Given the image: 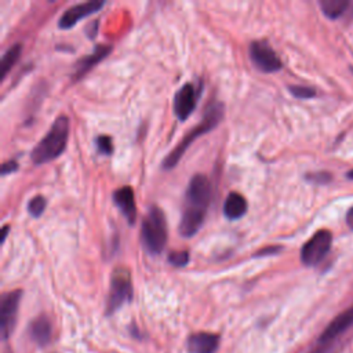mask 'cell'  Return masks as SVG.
Returning a JSON list of instances; mask_svg holds the SVG:
<instances>
[{
  "label": "cell",
  "instance_id": "21",
  "mask_svg": "<svg viewBox=\"0 0 353 353\" xmlns=\"http://www.w3.org/2000/svg\"><path fill=\"white\" fill-rule=\"evenodd\" d=\"M190 259V255L188 251H172L170 255H168V262L174 266H178V268H182L185 265H188Z\"/></svg>",
  "mask_w": 353,
  "mask_h": 353
},
{
  "label": "cell",
  "instance_id": "1",
  "mask_svg": "<svg viewBox=\"0 0 353 353\" xmlns=\"http://www.w3.org/2000/svg\"><path fill=\"white\" fill-rule=\"evenodd\" d=\"M211 201V183L203 174H196L185 193V207L179 222L182 237L194 236L204 223L207 208Z\"/></svg>",
  "mask_w": 353,
  "mask_h": 353
},
{
  "label": "cell",
  "instance_id": "3",
  "mask_svg": "<svg viewBox=\"0 0 353 353\" xmlns=\"http://www.w3.org/2000/svg\"><path fill=\"white\" fill-rule=\"evenodd\" d=\"M223 117V105L221 102H212L210 103L207 108H205V112H204V116L201 119V123L199 125H196L194 128H192L185 137L170 152V154L164 159L163 161V167L165 170H171L174 168L179 160L182 159L183 153L186 152V149L192 145V142L201 137L203 134H207L210 132L211 130H214L219 121L222 120Z\"/></svg>",
  "mask_w": 353,
  "mask_h": 353
},
{
  "label": "cell",
  "instance_id": "19",
  "mask_svg": "<svg viewBox=\"0 0 353 353\" xmlns=\"http://www.w3.org/2000/svg\"><path fill=\"white\" fill-rule=\"evenodd\" d=\"M46 204H47V201L43 196H36V197L30 199V201L28 203V211L32 216L39 218L44 212Z\"/></svg>",
  "mask_w": 353,
  "mask_h": 353
},
{
  "label": "cell",
  "instance_id": "22",
  "mask_svg": "<svg viewBox=\"0 0 353 353\" xmlns=\"http://www.w3.org/2000/svg\"><path fill=\"white\" fill-rule=\"evenodd\" d=\"M97 142V149L102 153V154H112L113 153V143H112V138L108 135H99L95 139Z\"/></svg>",
  "mask_w": 353,
  "mask_h": 353
},
{
  "label": "cell",
  "instance_id": "6",
  "mask_svg": "<svg viewBox=\"0 0 353 353\" xmlns=\"http://www.w3.org/2000/svg\"><path fill=\"white\" fill-rule=\"evenodd\" d=\"M332 244V234L328 230H317L302 247L301 261L306 266L319 265L330 252Z\"/></svg>",
  "mask_w": 353,
  "mask_h": 353
},
{
  "label": "cell",
  "instance_id": "17",
  "mask_svg": "<svg viewBox=\"0 0 353 353\" xmlns=\"http://www.w3.org/2000/svg\"><path fill=\"white\" fill-rule=\"evenodd\" d=\"M347 6H349V1L346 0H321L320 1L323 14L330 19L339 18L345 12Z\"/></svg>",
  "mask_w": 353,
  "mask_h": 353
},
{
  "label": "cell",
  "instance_id": "15",
  "mask_svg": "<svg viewBox=\"0 0 353 353\" xmlns=\"http://www.w3.org/2000/svg\"><path fill=\"white\" fill-rule=\"evenodd\" d=\"M29 335L32 341H34L37 345L40 346L47 345L51 341V335H52V324L50 319L46 314L36 317L29 324Z\"/></svg>",
  "mask_w": 353,
  "mask_h": 353
},
{
  "label": "cell",
  "instance_id": "28",
  "mask_svg": "<svg viewBox=\"0 0 353 353\" xmlns=\"http://www.w3.org/2000/svg\"><path fill=\"white\" fill-rule=\"evenodd\" d=\"M7 230H8V226H7V225H6V226H3V229H1V243H4V240H6Z\"/></svg>",
  "mask_w": 353,
  "mask_h": 353
},
{
  "label": "cell",
  "instance_id": "29",
  "mask_svg": "<svg viewBox=\"0 0 353 353\" xmlns=\"http://www.w3.org/2000/svg\"><path fill=\"white\" fill-rule=\"evenodd\" d=\"M346 176L349 178V179H353V170H350V171H347L346 172Z\"/></svg>",
  "mask_w": 353,
  "mask_h": 353
},
{
  "label": "cell",
  "instance_id": "20",
  "mask_svg": "<svg viewBox=\"0 0 353 353\" xmlns=\"http://www.w3.org/2000/svg\"><path fill=\"white\" fill-rule=\"evenodd\" d=\"M288 90L295 98H299V99H309L316 95V90L306 85H290Z\"/></svg>",
  "mask_w": 353,
  "mask_h": 353
},
{
  "label": "cell",
  "instance_id": "9",
  "mask_svg": "<svg viewBox=\"0 0 353 353\" xmlns=\"http://www.w3.org/2000/svg\"><path fill=\"white\" fill-rule=\"evenodd\" d=\"M103 4H105V1H102V0H90V1L74 4V6L69 7L68 10H65V12L61 15V18L58 21V26L61 29H70L79 21L99 11V8H102Z\"/></svg>",
  "mask_w": 353,
  "mask_h": 353
},
{
  "label": "cell",
  "instance_id": "26",
  "mask_svg": "<svg viewBox=\"0 0 353 353\" xmlns=\"http://www.w3.org/2000/svg\"><path fill=\"white\" fill-rule=\"evenodd\" d=\"M332 345H325V343H319L309 352V353H330Z\"/></svg>",
  "mask_w": 353,
  "mask_h": 353
},
{
  "label": "cell",
  "instance_id": "2",
  "mask_svg": "<svg viewBox=\"0 0 353 353\" xmlns=\"http://www.w3.org/2000/svg\"><path fill=\"white\" fill-rule=\"evenodd\" d=\"M69 137V119L65 114L58 116L48 132L40 139L36 148L32 150L30 157L36 165L55 160L62 154L66 148Z\"/></svg>",
  "mask_w": 353,
  "mask_h": 353
},
{
  "label": "cell",
  "instance_id": "16",
  "mask_svg": "<svg viewBox=\"0 0 353 353\" xmlns=\"http://www.w3.org/2000/svg\"><path fill=\"white\" fill-rule=\"evenodd\" d=\"M247 208H248V203L245 197L237 192H232L225 199L223 215L230 221H236L245 215Z\"/></svg>",
  "mask_w": 353,
  "mask_h": 353
},
{
  "label": "cell",
  "instance_id": "4",
  "mask_svg": "<svg viewBox=\"0 0 353 353\" xmlns=\"http://www.w3.org/2000/svg\"><path fill=\"white\" fill-rule=\"evenodd\" d=\"M141 240L145 250L152 255H159L167 243L165 218L160 208L152 207L141 226Z\"/></svg>",
  "mask_w": 353,
  "mask_h": 353
},
{
  "label": "cell",
  "instance_id": "25",
  "mask_svg": "<svg viewBox=\"0 0 353 353\" xmlns=\"http://www.w3.org/2000/svg\"><path fill=\"white\" fill-rule=\"evenodd\" d=\"M283 250V247H280V245H272V247H266V248H263V250H261V251H258L256 252V256H263V255H274V254H277L279 251H281Z\"/></svg>",
  "mask_w": 353,
  "mask_h": 353
},
{
  "label": "cell",
  "instance_id": "27",
  "mask_svg": "<svg viewBox=\"0 0 353 353\" xmlns=\"http://www.w3.org/2000/svg\"><path fill=\"white\" fill-rule=\"evenodd\" d=\"M346 223H347V226L353 230V207L347 211V214H346Z\"/></svg>",
  "mask_w": 353,
  "mask_h": 353
},
{
  "label": "cell",
  "instance_id": "23",
  "mask_svg": "<svg viewBox=\"0 0 353 353\" xmlns=\"http://www.w3.org/2000/svg\"><path fill=\"white\" fill-rule=\"evenodd\" d=\"M305 178L312 182V183H317V185H324V183H328L331 179H332V175L330 172H325V171H316V172H310V174H306Z\"/></svg>",
  "mask_w": 353,
  "mask_h": 353
},
{
  "label": "cell",
  "instance_id": "13",
  "mask_svg": "<svg viewBox=\"0 0 353 353\" xmlns=\"http://www.w3.org/2000/svg\"><path fill=\"white\" fill-rule=\"evenodd\" d=\"M189 353H215L219 346V336L211 332H196L186 342Z\"/></svg>",
  "mask_w": 353,
  "mask_h": 353
},
{
  "label": "cell",
  "instance_id": "5",
  "mask_svg": "<svg viewBox=\"0 0 353 353\" xmlns=\"http://www.w3.org/2000/svg\"><path fill=\"white\" fill-rule=\"evenodd\" d=\"M132 299V284L130 272L124 268H119L113 272L110 279V291L106 303V314H112L119 310L124 303Z\"/></svg>",
  "mask_w": 353,
  "mask_h": 353
},
{
  "label": "cell",
  "instance_id": "7",
  "mask_svg": "<svg viewBox=\"0 0 353 353\" xmlns=\"http://www.w3.org/2000/svg\"><path fill=\"white\" fill-rule=\"evenodd\" d=\"M250 58L256 69L263 73H273L281 69V61L270 44L265 40H255L248 48Z\"/></svg>",
  "mask_w": 353,
  "mask_h": 353
},
{
  "label": "cell",
  "instance_id": "14",
  "mask_svg": "<svg viewBox=\"0 0 353 353\" xmlns=\"http://www.w3.org/2000/svg\"><path fill=\"white\" fill-rule=\"evenodd\" d=\"M112 51V46L108 44H99L94 48V51L80 61H77L74 73H73V80H80L85 73H88L98 62H101L109 52Z\"/></svg>",
  "mask_w": 353,
  "mask_h": 353
},
{
  "label": "cell",
  "instance_id": "24",
  "mask_svg": "<svg viewBox=\"0 0 353 353\" xmlns=\"http://www.w3.org/2000/svg\"><path fill=\"white\" fill-rule=\"evenodd\" d=\"M17 170H18V163H17V161H14V160L6 161V163H3V165H1V175L6 176L7 174L14 172V171H17Z\"/></svg>",
  "mask_w": 353,
  "mask_h": 353
},
{
  "label": "cell",
  "instance_id": "18",
  "mask_svg": "<svg viewBox=\"0 0 353 353\" xmlns=\"http://www.w3.org/2000/svg\"><path fill=\"white\" fill-rule=\"evenodd\" d=\"M22 52V46L21 44H14L12 47H10L4 55L1 57V63H0V68H1V80L6 79L8 70L17 63V61L19 59V55Z\"/></svg>",
  "mask_w": 353,
  "mask_h": 353
},
{
  "label": "cell",
  "instance_id": "12",
  "mask_svg": "<svg viewBox=\"0 0 353 353\" xmlns=\"http://www.w3.org/2000/svg\"><path fill=\"white\" fill-rule=\"evenodd\" d=\"M113 201L130 225L137 219V204L134 190L130 186H121L113 192Z\"/></svg>",
  "mask_w": 353,
  "mask_h": 353
},
{
  "label": "cell",
  "instance_id": "10",
  "mask_svg": "<svg viewBox=\"0 0 353 353\" xmlns=\"http://www.w3.org/2000/svg\"><path fill=\"white\" fill-rule=\"evenodd\" d=\"M197 103V92L192 83L183 84L174 98V113L179 121L186 120L194 110Z\"/></svg>",
  "mask_w": 353,
  "mask_h": 353
},
{
  "label": "cell",
  "instance_id": "8",
  "mask_svg": "<svg viewBox=\"0 0 353 353\" xmlns=\"http://www.w3.org/2000/svg\"><path fill=\"white\" fill-rule=\"evenodd\" d=\"M22 291L15 290L3 294L1 302H0V330H1V338L7 339L17 321V313H18V306L21 301Z\"/></svg>",
  "mask_w": 353,
  "mask_h": 353
},
{
  "label": "cell",
  "instance_id": "11",
  "mask_svg": "<svg viewBox=\"0 0 353 353\" xmlns=\"http://www.w3.org/2000/svg\"><path fill=\"white\" fill-rule=\"evenodd\" d=\"M353 325V305L339 313L328 325L327 328L321 332L319 336V343H325V345H332V342L342 335L346 330H349Z\"/></svg>",
  "mask_w": 353,
  "mask_h": 353
}]
</instances>
